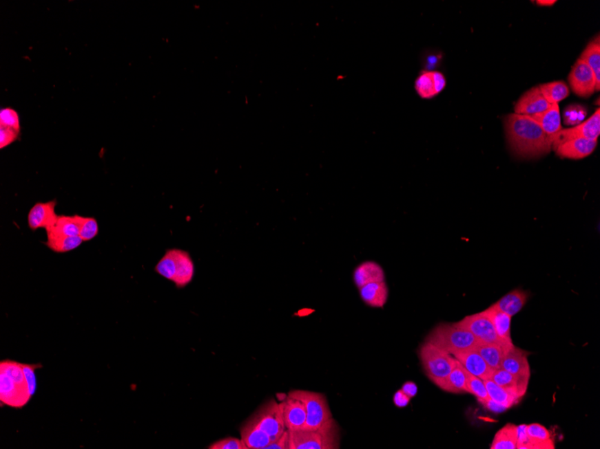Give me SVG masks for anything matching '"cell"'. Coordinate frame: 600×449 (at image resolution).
I'll use <instances>...</instances> for the list:
<instances>
[{
  "label": "cell",
  "instance_id": "1",
  "mask_svg": "<svg viewBox=\"0 0 600 449\" xmlns=\"http://www.w3.org/2000/svg\"><path fill=\"white\" fill-rule=\"evenodd\" d=\"M504 124L510 149L519 157L537 158L552 150L551 140L530 116L510 114Z\"/></svg>",
  "mask_w": 600,
  "mask_h": 449
},
{
  "label": "cell",
  "instance_id": "2",
  "mask_svg": "<svg viewBox=\"0 0 600 449\" xmlns=\"http://www.w3.org/2000/svg\"><path fill=\"white\" fill-rule=\"evenodd\" d=\"M339 427L333 419L318 430H289V449H337Z\"/></svg>",
  "mask_w": 600,
  "mask_h": 449
},
{
  "label": "cell",
  "instance_id": "3",
  "mask_svg": "<svg viewBox=\"0 0 600 449\" xmlns=\"http://www.w3.org/2000/svg\"><path fill=\"white\" fill-rule=\"evenodd\" d=\"M419 357L428 380L442 389L457 364V360L448 351L426 341L420 347Z\"/></svg>",
  "mask_w": 600,
  "mask_h": 449
},
{
  "label": "cell",
  "instance_id": "4",
  "mask_svg": "<svg viewBox=\"0 0 600 449\" xmlns=\"http://www.w3.org/2000/svg\"><path fill=\"white\" fill-rule=\"evenodd\" d=\"M425 341L452 354L474 349L478 344L477 338L468 330L455 324H440L426 338Z\"/></svg>",
  "mask_w": 600,
  "mask_h": 449
},
{
  "label": "cell",
  "instance_id": "5",
  "mask_svg": "<svg viewBox=\"0 0 600 449\" xmlns=\"http://www.w3.org/2000/svg\"><path fill=\"white\" fill-rule=\"evenodd\" d=\"M289 395L298 398L307 410V421L303 430H318L333 419L326 395L307 390H292Z\"/></svg>",
  "mask_w": 600,
  "mask_h": 449
},
{
  "label": "cell",
  "instance_id": "6",
  "mask_svg": "<svg viewBox=\"0 0 600 449\" xmlns=\"http://www.w3.org/2000/svg\"><path fill=\"white\" fill-rule=\"evenodd\" d=\"M257 427L267 433L271 441L280 438L287 430L282 403L271 399L260 407L250 418Z\"/></svg>",
  "mask_w": 600,
  "mask_h": 449
},
{
  "label": "cell",
  "instance_id": "7",
  "mask_svg": "<svg viewBox=\"0 0 600 449\" xmlns=\"http://www.w3.org/2000/svg\"><path fill=\"white\" fill-rule=\"evenodd\" d=\"M456 324L472 333L479 342H483V344H513V342L504 341V339L499 338L492 322L483 312L468 316Z\"/></svg>",
  "mask_w": 600,
  "mask_h": 449
},
{
  "label": "cell",
  "instance_id": "8",
  "mask_svg": "<svg viewBox=\"0 0 600 449\" xmlns=\"http://www.w3.org/2000/svg\"><path fill=\"white\" fill-rule=\"evenodd\" d=\"M600 135V111H595L589 119L584 120L579 125L572 129H561L557 135L551 138L552 149L559 146L567 140L584 138V140H598Z\"/></svg>",
  "mask_w": 600,
  "mask_h": 449
},
{
  "label": "cell",
  "instance_id": "9",
  "mask_svg": "<svg viewBox=\"0 0 600 449\" xmlns=\"http://www.w3.org/2000/svg\"><path fill=\"white\" fill-rule=\"evenodd\" d=\"M0 401L2 404L22 408L30 401L32 395L28 386L20 385L7 372L0 371Z\"/></svg>",
  "mask_w": 600,
  "mask_h": 449
},
{
  "label": "cell",
  "instance_id": "10",
  "mask_svg": "<svg viewBox=\"0 0 600 449\" xmlns=\"http://www.w3.org/2000/svg\"><path fill=\"white\" fill-rule=\"evenodd\" d=\"M569 82L573 93L583 98H589L597 91V83L592 70L580 58L570 71Z\"/></svg>",
  "mask_w": 600,
  "mask_h": 449
},
{
  "label": "cell",
  "instance_id": "11",
  "mask_svg": "<svg viewBox=\"0 0 600 449\" xmlns=\"http://www.w3.org/2000/svg\"><path fill=\"white\" fill-rule=\"evenodd\" d=\"M447 85V79L439 71H422L415 79L416 93L422 99H433L439 96Z\"/></svg>",
  "mask_w": 600,
  "mask_h": 449
},
{
  "label": "cell",
  "instance_id": "12",
  "mask_svg": "<svg viewBox=\"0 0 600 449\" xmlns=\"http://www.w3.org/2000/svg\"><path fill=\"white\" fill-rule=\"evenodd\" d=\"M56 206H57V201L56 200L35 204L29 211L28 217L29 228L32 230L41 228L46 230H51L59 217V215L56 214Z\"/></svg>",
  "mask_w": 600,
  "mask_h": 449
},
{
  "label": "cell",
  "instance_id": "13",
  "mask_svg": "<svg viewBox=\"0 0 600 449\" xmlns=\"http://www.w3.org/2000/svg\"><path fill=\"white\" fill-rule=\"evenodd\" d=\"M454 358L469 372L481 380H488L493 369L490 367L480 353L475 349H470L452 354Z\"/></svg>",
  "mask_w": 600,
  "mask_h": 449
},
{
  "label": "cell",
  "instance_id": "14",
  "mask_svg": "<svg viewBox=\"0 0 600 449\" xmlns=\"http://www.w3.org/2000/svg\"><path fill=\"white\" fill-rule=\"evenodd\" d=\"M527 351L513 345L502 360L501 369L520 380L529 381L531 371Z\"/></svg>",
  "mask_w": 600,
  "mask_h": 449
},
{
  "label": "cell",
  "instance_id": "15",
  "mask_svg": "<svg viewBox=\"0 0 600 449\" xmlns=\"http://www.w3.org/2000/svg\"><path fill=\"white\" fill-rule=\"evenodd\" d=\"M282 404L286 429L303 430L306 425L307 410L302 402L288 395L282 402Z\"/></svg>",
  "mask_w": 600,
  "mask_h": 449
},
{
  "label": "cell",
  "instance_id": "16",
  "mask_svg": "<svg viewBox=\"0 0 600 449\" xmlns=\"http://www.w3.org/2000/svg\"><path fill=\"white\" fill-rule=\"evenodd\" d=\"M597 144L598 140L576 138V140L563 142L559 146L555 147L554 150L561 158L581 160L590 156L597 149Z\"/></svg>",
  "mask_w": 600,
  "mask_h": 449
},
{
  "label": "cell",
  "instance_id": "17",
  "mask_svg": "<svg viewBox=\"0 0 600 449\" xmlns=\"http://www.w3.org/2000/svg\"><path fill=\"white\" fill-rule=\"evenodd\" d=\"M550 105L548 100L544 98L539 87H533L526 91L516 102L515 113L532 116L548 110Z\"/></svg>",
  "mask_w": 600,
  "mask_h": 449
},
{
  "label": "cell",
  "instance_id": "18",
  "mask_svg": "<svg viewBox=\"0 0 600 449\" xmlns=\"http://www.w3.org/2000/svg\"><path fill=\"white\" fill-rule=\"evenodd\" d=\"M490 379L497 384L499 386L506 390L510 394L516 395L520 399L524 397L526 392H527L528 381L520 380L504 369H495Z\"/></svg>",
  "mask_w": 600,
  "mask_h": 449
},
{
  "label": "cell",
  "instance_id": "19",
  "mask_svg": "<svg viewBox=\"0 0 600 449\" xmlns=\"http://www.w3.org/2000/svg\"><path fill=\"white\" fill-rule=\"evenodd\" d=\"M513 345V344H483L478 342L474 349L477 350L487 364L495 371L501 369L502 360Z\"/></svg>",
  "mask_w": 600,
  "mask_h": 449
},
{
  "label": "cell",
  "instance_id": "20",
  "mask_svg": "<svg viewBox=\"0 0 600 449\" xmlns=\"http://www.w3.org/2000/svg\"><path fill=\"white\" fill-rule=\"evenodd\" d=\"M240 433L247 449H265L271 442L268 434L257 427L251 419L241 427Z\"/></svg>",
  "mask_w": 600,
  "mask_h": 449
},
{
  "label": "cell",
  "instance_id": "21",
  "mask_svg": "<svg viewBox=\"0 0 600 449\" xmlns=\"http://www.w3.org/2000/svg\"><path fill=\"white\" fill-rule=\"evenodd\" d=\"M539 124L550 140L563 129L561 127L560 108L558 105H551L548 110L530 116Z\"/></svg>",
  "mask_w": 600,
  "mask_h": 449
},
{
  "label": "cell",
  "instance_id": "22",
  "mask_svg": "<svg viewBox=\"0 0 600 449\" xmlns=\"http://www.w3.org/2000/svg\"><path fill=\"white\" fill-rule=\"evenodd\" d=\"M360 297L366 305L383 308L389 298V289L385 281L368 283L360 288Z\"/></svg>",
  "mask_w": 600,
  "mask_h": 449
},
{
  "label": "cell",
  "instance_id": "23",
  "mask_svg": "<svg viewBox=\"0 0 600 449\" xmlns=\"http://www.w3.org/2000/svg\"><path fill=\"white\" fill-rule=\"evenodd\" d=\"M383 281H385V273L383 268L376 262L362 263L354 271V282L359 289L368 283L383 282Z\"/></svg>",
  "mask_w": 600,
  "mask_h": 449
},
{
  "label": "cell",
  "instance_id": "24",
  "mask_svg": "<svg viewBox=\"0 0 600 449\" xmlns=\"http://www.w3.org/2000/svg\"><path fill=\"white\" fill-rule=\"evenodd\" d=\"M528 439V449H554V439L551 432L545 426L532 424L526 426Z\"/></svg>",
  "mask_w": 600,
  "mask_h": 449
},
{
  "label": "cell",
  "instance_id": "25",
  "mask_svg": "<svg viewBox=\"0 0 600 449\" xmlns=\"http://www.w3.org/2000/svg\"><path fill=\"white\" fill-rule=\"evenodd\" d=\"M194 264L187 251L178 250L176 274L173 283L177 288L187 286L194 279Z\"/></svg>",
  "mask_w": 600,
  "mask_h": 449
},
{
  "label": "cell",
  "instance_id": "26",
  "mask_svg": "<svg viewBox=\"0 0 600 449\" xmlns=\"http://www.w3.org/2000/svg\"><path fill=\"white\" fill-rule=\"evenodd\" d=\"M528 299L527 292L521 291V289H514L499 299L497 303L493 304V306L501 311L506 313L510 317H513L523 309V307L527 303Z\"/></svg>",
  "mask_w": 600,
  "mask_h": 449
},
{
  "label": "cell",
  "instance_id": "27",
  "mask_svg": "<svg viewBox=\"0 0 600 449\" xmlns=\"http://www.w3.org/2000/svg\"><path fill=\"white\" fill-rule=\"evenodd\" d=\"M83 243L81 236H66L58 234L52 232H47V241L45 245L53 252L67 253L78 249Z\"/></svg>",
  "mask_w": 600,
  "mask_h": 449
},
{
  "label": "cell",
  "instance_id": "28",
  "mask_svg": "<svg viewBox=\"0 0 600 449\" xmlns=\"http://www.w3.org/2000/svg\"><path fill=\"white\" fill-rule=\"evenodd\" d=\"M482 312L492 322L499 338L504 339V341L513 342L510 338V324L513 317L501 311L493 305Z\"/></svg>",
  "mask_w": 600,
  "mask_h": 449
},
{
  "label": "cell",
  "instance_id": "29",
  "mask_svg": "<svg viewBox=\"0 0 600 449\" xmlns=\"http://www.w3.org/2000/svg\"><path fill=\"white\" fill-rule=\"evenodd\" d=\"M469 372L457 360L453 371L448 375L442 390L453 394L468 393V380Z\"/></svg>",
  "mask_w": 600,
  "mask_h": 449
},
{
  "label": "cell",
  "instance_id": "30",
  "mask_svg": "<svg viewBox=\"0 0 600 449\" xmlns=\"http://www.w3.org/2000/svg\"><path fill=\"white\" fill-rule=\"evenodd\" d=\"M580 60L592 70L597 83V91L600 89V39L599 34L590 41L586 49L583 50Z\"/></svg>",
  "mask_w": 600,
  "mask_h": 449
},
{
  "label": "cell",
  "instance_id": "31",
  "mask_svg": "<svg viewBox=\"0 0 600 449\" xmlns=\"http://www.w3.org/2000/svg\"><path fill=\"white\" fill-rule=\"evenodd\" d=\"M518 426L508 424L496 433L490 448L518 449Z\"/></svg>",
  "mask_w": 600,
  "mask_h": 449
},
{
  "label": "cell",
  "instance_id": "32",
  "mask_svg": "<svg viewBox=\"0 0 600 449\" xmlns=\"http://www.w3.org/2000/svg\"><path fill=\"white\" fill-rule=\"evenodd\" d=\"M539 90L550 105H558L570 94L569 87L563 81H555L540 85Z\"/></svg>",
  "mask_w": 600,
  "mask_h": 449
},
{
  "label": "cell",
  "instance_id": "33",
  "mask_svg": "<svg viewBox=\"0 0 600 449\" xmlns=\"http://www.w3.org/2000/svg\"><path fill=\"white\" fill-rule=\"evenodd\" d=\"M490 399L508 409L518 403L520 398L499 386L490 379L484 380Z\"/></svg>",
  "mask_w": 600,
  "mask_h": 449
},
{
  "label": "cell",
  "instance_id": "34",
  "mask_svg": "<svg viewBox=\"0 0 600 449\" xmlns=\"http://www.w3.org/2000/svg\"><path fill=\"white\" fill-rule=\"evenodd\" d=\"M66 236H79L81 226H79V215H59L58 220L51 230H46Z\"/></svg>",
  "mask_w": 600,
  "mask_h": 449
},
{
  "label": "cell",
  "instance_id": "35",
  "mask_svg": "<svg viewBox=\"0 0 600 449\" xmlns=\"http://www.w3.org/2000/svg\"><path fill=\"white\" fill-rule=\"evenodd\" d=\"M177 255H178V250H168L158 264L156 265V273L173 282L176 274Z\"/></svg>",
  "mask_w": 600,
  "mask_h": 449
},
{
  "label": "cell",
  "instance_id": "36",
  "mask_svg": "<svg viewBox=\"0 0 600 449\" xmlns=\"http://www.w3.org/2000/svg\"><path fill=\"white\" fill-rule=\"evenodd\" d=\"M587 109L580 105H572L566 108L563 112L564 124L567 126H577L586 120Z\"/></svg>",
  "mask_w": 600,
  "mask_h": 449
},
{
  "label": "cell",
  "instance_id": "37",
  "mask_svg": "<svg viewBox=\"0 0 600 449\" xmlns=\"http://www.w3.org/2000/svg\"><path fill=\"white\" fill-rule=\"evenodd\" d=\"M79 226H81L79 236H81L83 241L94 240L99 235V227L96 218L84 217L79 215Z\"/></svg>",
  "mask_w": 600,
  "mask_h": 449
},
{
  "label": "cell",
  "instance_id": "38",
  "mask_svg": "<svg viewBox=\"0 0 600 449\" xmlns=\"http://www.w3.org/2000/svg\"><path fill=\"white\" fill-rule=\"evenodd\" d=\"M468 393L477 397L480 403L484 404L490 400L484 380L470 373L468 374Z\"/></svg>",
  "mask_w": 600,
  "mask_h": 449
},
{
  "label": "cell",
  "instance_id": "39",
  "mask_svg": "<svg viewBox=\"0 0 600 449\" xmlns=\"http://www.w3.org/2000/svg\"><path fill=\"white\" fill-rule=\"evenodd\" d=\"M0 127L21 131L19 112L10 107L1 109L0 111Z\"/></svg>",
  "mask_w": 600,
  "mask_h": 449
},
{
  "label": "cell",
  "instance_id": "40",
  "mask_svg": "<svg viewBox=\"0 0 600 449\" xmlns=\"http://www.w3.org/2000/svg\"><path fill=\"white\" fill-rule=\"evenodd\" d=\"M209 449H247L243 440L229 437V438L218 440L212 443Z\"/></svg>",
  "mask_w": 600,
  "mask_h": 449
},
{
  "label": "cell",
  "instance_id": "41",
  "mask_svg": "<svg viewBox=\"0 0 600 449\" xmlns=\"http://www.w3.org/2000/svg\"><path fill=\"white\" fill-rule=\"evenodd\" d=\"M20 131L13 129L0 127V149H4L10 146L19 140Z\"/></svg>",
  "mask_w": 600,
  "mask_h": 449
},
{
  "label": "cell",
  "instance_id": "42",
  "mask_svg": "<svg viewBox=\"0 0 600 449\" xmlns=\"http://www.w3.org/2000/svg\"><path fill=\"white\" fill-rule=\"evenodd\" d=\"M39 366L23 364V371H25L29 393H30L32 397L35 394V392H37V376H35V369H37V367H39Z\"/></svg>",
  "mask_w": 600,
  "mask_h": 449
},
{
  "label": "cell",
  "instance_id": "43",
  "mask_svg": "<svg viewBox=\"0 0 600 449\" xmlns=\"http://www.w3.org/2000/svg\"><path fill=\"white\" fill-rule=\"evenodd\" d=\"M265 449H289V430H287L280 438L271 441Z\"/></svg>",
  "mask_w": 600,
  "mask_h": 449
},
{
  "label": "cell",
  "instance_id": "44",
  "mask_svg": "<svg viewBox=\"0 0 600 449\" xmlns=\"http://www.w3.org/2000/svg\"><path fill=\"white\" fill-rule=\"evenodd\" d=\"M402 391H403L408 397L412 398L413 397H415L416 393H417V386H416L413 382H407L406 384H404L403 388H402Z\"/></svg>",
  "mask_w": 600,
  "mask_h": 449
},
{
  "label": "cell",
  "instance_id": "45",
  "mask_svg": "<svg viewBox=\"0 0 600 449\" xmlns=\"http://www.w3.org/2000/svg\"><path fill=\"white\" fill-rule=\"evenodd\" d=\"M409 400L410 398L402 390L397 392L395 397V403L398 406H406L409 403Z\"/></svg>",
  "mask_w": 600,
  "mask_h": 449
},
{
  "label": "cell",
  "instance_id": "46",
  "mask_svg": "<svg viewBox=\"0 0 600 449\" xmlns=\"http://www.w3.org/2000/svg\"><path fill=\"white\" fill-rule=\"evenodd\" d=\"M484 406H486L489 410H493V412L495 413H501L504 412V410H507L506 408H505L504 406H499V404H496L495 402H493L490 399L487 401L486 403L484 404Z\"/></svg>",
  "mask_w": 600,
  "mask_h": 449
},
{
  "label": "cell",
  "instance_id": "47",
  "mask_svg": "<svg viewBox=\"0 0 600 449\" xmlns=\"http://www.w3.org/2000/svg\"><path fill=\"white\" fill-rule=\"evenodd\" d=\"M537 5L539 6H545V7H548V6L555 5V3H557L555 0H539L537 1Z\"/></svg>",
  "mask_w": 600,
  "mask_h": 449
}]
</instances>
